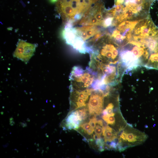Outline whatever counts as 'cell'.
Here are the masks:
<instances>
[{
	"mask_svg": "<svg viewBox=\"0 0 158 158\" xmlns=\"http://www.w3.org/2000/svg\"><path fill=\"white\" fill-rule=\"evenodd\" d=\"M97 79L96 73L90 67L83 70L79 66L73 67L69 76L70 87L78 90L88 88L93 85Z\"/></svg>",
	"mask_w": 158,
	"mask_h": 158,
	"instance_id": "1",
	"label": "cell"
},
{
	"mask_svg": "<svg viewBox=\"0 0 158 158\" xmlns=\"http://www.w3.org/2000/svg\"><path fill=\"white\" fill-rule=\"evenodd\" d=\"M147 138L145 134L135 130H123L120 135L117 145L119 150L122 151L123 147L125 144L127 147L138 145L144 141Z\"/></svg>",
	"mask_w": 158,
	"mask_h": 158,
	"instance_id": "2",
	"label": "cell"
},
{
	"mask_svg": "<svg viewBox=\"0 0 158 158\" xmlns=\"http://www.w3.org/2000/svg\"><path fill=\"white\" fill-rule=\"evenodd\" d=\"M105 89H94L90 95L88 104L89 114L91 115H99L102 112Z\"/></svg>",
	"mask_w": 158,
	"mask_h": 158,
	"instance_id": "3",
	"label": "cell"
},
{
	"mask_svg": "<svg viewBox=\"0 0 158 158\" xmlns=\"http://www.w3.org/2000/svg\"><path fill=\"white\" fill-rule=\"evenodd\" d=\"M70 103L77 109L86 105V102L94 88L78 90L70 87Z\"/></svg>",
	"mask_w": 158,
	"mask_h": 158,
	"instance_id": "4",
	"label": "cell"
},
{
	"mask_svg": "<svg viewBox=\"0 0 158 158\" xmlns=\"http://www.w3.org/2000/svg\"><path fill=\"white\" fill-rule=\"evenodd\" d=\"M36 45L20 40L13 54L14 57L26 62L34 55Z\"/></svg>",
	"mask_w": 158,
	"mask_h": 158,
	"instance_id": "5",
	"label": "cell"
},
{
	"mask_svg": "<svg viewBox=\"0 0 158 158\" xmlns=\"http://www.w3.org/2000/svg\"><path fill=\"white\" fill-rule=\"evenodd\" d=\"M76 29L79 35L85 42L100 32L96 25H85Z\"/></svg>",
	"mask_w": 158,
	"mask_h": 158,
	"instance_id": "6",
	"label": "cell"
},
{
	"mask_svg": "<svg viewBox=\"0 0 158 158\" xmlns=\"http://www.w3.org/2000/svg\"><path fill=\"white\" fill-rule=\"evenodd\" d=\"M83 118L78 114L77 110L71 112L67 117L66 120V125L69 129H77L80 126Z\"/></svg>",
	"mask_w": 158,
	"mask_h": 158,
	"instance_id": "7",
	"label": "cell"
},
{
	"mask_svg": "<svg viewBox=\"0 0 158 158\" xmlns=\"http://www.w3.org/2000/svg\"><path fill=\"white\" fill-rule=\"evenodd\" d=\"M102 135L106 142H111L117 138V133L114 130L108 126H104Z\"/></svg>",
	"mask_w": 158,
	"mask_h": 158,
	"instance_id": "8",
	"label": "cell"
},
{
	"mask_svg": "<svg viewBox=\"0 0 158 158\" xmlns=\"http://www.w3.org/2000/svg\"><path fill=\"white\" fill-rule=\"evenodd\" d=\"M104 127L103 121L102 120L97 121L95 128V135L93 136V138L95 139L96 138L97 139L100 138Z\"/></svg>",
	"mask_w": 158,
	"mask_h": 158,
	"instance_id": "9",
	"label": "cell"
},
{
	"mask_svg": "<svg viewBox=\"0 0 158 158\" xmlns=\"http://www.w3.org/2000/svg\"><path fill=\"white\" fill-rule=\"evenodd\" d=\"M115 113L109 115H103L102 118L108 124L113 125L115 123Z\"/></svg>",
	"mask_w": 158,
	"mask_h": 158,
	"instance_id": "10",
	"label": "cell"
},
{
	"mask_svg": "<svg viewBox=\"0 0 158 158\" xmlns=\"http://www.w3.org/2000/svg\"><path fill=\"white\" fill-rule=\"evenodd\" d=\"M80 126L86 133L90 135L92 134L94 131V128L88 123H85L80 125Z\"/></svg>",
	"mask_w": 158,
	"mask_h": 158,
	"instance_id": "11",
	"label": "cell"
},
{
	"mask_svg": "<svg viewBox=\"0 0 158 158\" xmlns=\"http://www.w3.org/2000/svg\"><path fill=\"white\" fill-rule=\"evenodd\" d=\"M114 18L110 15H106L102 24V26L105 28L111 26L113 21Z\"/></svg>",
	"mask_w": 158,
	"mask_h": 158,
	"instance_id": "12",
	"label": "cell"
},
{
	"mask_svg": "<svg viewBox=\"0 0 158 158\" xmlns=\"http://www.w3.org/2000/svg\"><path fill=\"white\" fill-rule=\"evenodd\" d=\"M114 107V105L113 103H110L108 104L106 108L102 111L103 115H109L113 113Z\"/></svg>",
	"mask_w": 158,
	"mask_h": 158,
	"instance_id": "13",
	"label": "cell"
},
{
	"mask_svg": "<svg viewBox=\"0 0 158 158\" xmlns=\"http://www.w3.org/2000/svg\"><path fill=\"white\" fill-rule=\"evenodd\" d=\"M96 143L99 147V150L100 151L102 152L104 150V142L102 139L101 138L97 139Z\"/></svg>",
	"mask_w": 158,
	"mask_h": 158,
	"instance_id": "14",
	"label": "cell"
},
{
	"mask_svg": "<svg viewBox=\"0 0 158 158\" xmlns=\"http://www.w3.org/2000/svg\"><path fill=\"white\" fill-rule=\"evenodd\" d=\"M97 121L95 116H94L90 120L89 123L92 127L94 128L96 126Z\"/></svg>",
	"mask_w": 158,
	"mask_h": 158,
	"instance_id": "15",
	"label": "cell"
},
{
	"mask_svg": "<svg viewBox=\"0 0 158 158\" xmlns=\"http://www.w3.org/2000/svg\"><path fill=\"white\" fill-rule=\"evenodd\" d=\"M58 0H49L50 2L52 3H54L56 1Z\"/></svg>",
	"mask_w": 158,
	"mask_h": 158,
	"instance_id": "16",
	"label": "cell"
},
{
	"mask_svg": "<svg viewBox=\"0 0 158 158\" xmlns=\"http://www.w3.org/2000/svg\"><path fill=\"white\" fill-rule=\"evenodd\" d=\"M157 52L158 53V47H157Z\"/></svg>",
	"mask_w": 158,
	"mask_h": 158,
	"instance_id": "17",
	"label": "cell"
}]
</instances>
